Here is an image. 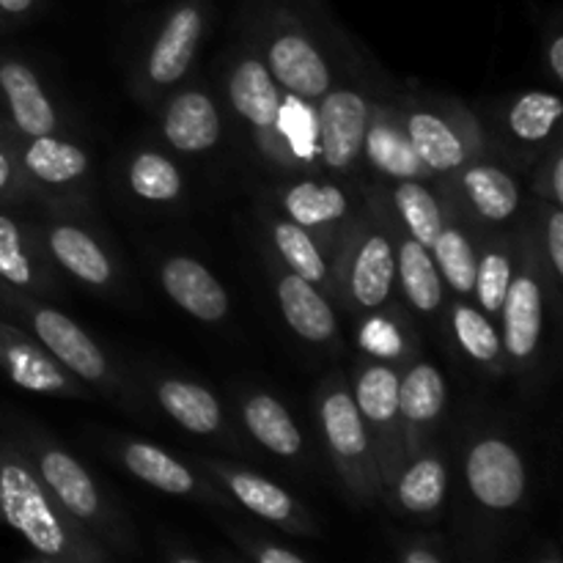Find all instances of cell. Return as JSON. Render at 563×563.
Here are the masks:
<instances>
[{"label":"cell","mask_w":563,"mask_h":563,"mask_svg":"<svg viewBox=\"0 0 563 563\" xmlns=\"http://www.w3.org/2000/svg\"><path fill=\"white\" fill-rule=\"evenodd\" d=\"M451 328H454L456 344L471 361L489 368H500L504 344H500V330L493 324V317H487L476 306L456 302L454 311H451Z\"/></svg>","instance_id":"35"},{"label":"cell","mask_w":563,"mask_h":563,"mask_svg":"<svg viewBox=\"0 0 563 563\" xmlns=\"http://www.w3.org/2000/svg\"><path fill=\"white\" fill-rule=\"evenodd\" d=\"M264 64L284 91L306 102H319L333 88L328 58L302 27H275Z\"/></svg>","instance_id":"9"},{"label":"cell","mask_w":563,"mask_h":563,"mask_svg":"<svg viewBox=\"0 0 563 563\" xmlns=\"http://www.w3.org/2000/svg\"><path fill=\"white\" fill-rule=\"evenodd\" d=\"M563 102L553 91L520 93L506 110V130L520 143H544L559 126Z\"/></svg>","instance_id":"32"},{"label":"cell","mask_w":563,"mask_h":563,"mask_svg":"<svg viewBox=\"0 0 563 563\" xmlns=\"http://www.w3.org/2000/svg\"><path fill=\"white\" fill-rule=\"evenodd\" d=\"M396 504L407 515L432 517L445 504L449 493V471L438 454H423L418 460L407 462L394 476Z\"/></svg>","instance_id":"27"},{"label":"cell","mask_w":563,"mask_h":563,"mask_svg":"<svg viewBox=\"0 0 563 563\" xmlns=\"http://www.w3.org/2000/svg\"><path fill=\"white\" fill-rule=\"evenodd\" d=\"M0 372L22 390L44 396H82L80 379L66 372L27 330L0 317Z\"/></svg>","instance_id":"8"},{"label":"cell","mask_w":563,"mask_h":563,"mask_svg":"<svg viewBox=\"0 0 563 563\" xmlns=\"http://www.w3.org/2000/svg\"><path fill=\"white\" fill-rule=\"evenodd\" d=\"M396 286V245L383 229H368L352 247L346 267V295L361 311H379L390 302Z\"/></svg>","instance_id":"12"},{"label":"cell","mask_w":563,"mask_h":563,"mask_svg":"<svg viewBox=\"0 0 563 563\" xmlns=\"http://www.w3.org/2000/svg\"><path fill=\"white\" fill-rule=\"evenodd\" d=\"M363 154H366L368 165L388 179H427V176H432L412 148L405 124L385 110H377L368 119Z\"/></svg>","instance_id":"21"},{"label":"cell","mask_w":563,"mask_h":563,"mask_svg":"<svg viewBox=\"0 0 563 563\" xmlns=\"http://www.w3.org/2000/svg\"><path fill=\"white\" fill-rule=\"evenodd\" d=\"M209 471L218 476V482L223 484L231 493V498L240 506H245L251 515L262 517V520L275 522V526H284L289 531L300 533L308 531V517L302 511V506L286 493L278 484L267 482V478L256 476V473L240 471V467H225V465H209Z\"/></svg>","instance_id":"14"},{"label":"cell","mask_w":563,"mask_h":563,"mask_svg":"<svg viewBox=\"0 0 563 563\" xmlns=\"http://www.w3.org/2000/svg\"><path fill=\"white\" fill-rule=\"evenodd\" d=\"M394 207L399 220L405 223L407 236H412V240L427 247L432 245L434 236L445 225L443 207L421 179H396Z\"/></svg>","instance_id":"33"},{"label":"cell","mask_w":563,"mask_h":563,"mask_svg":"<svg viewBox=\"0 0 563 563\" xmlns=\"http://www.w3.org/2000/svg\"><path fill=\"white\" fill-rule=\"evenodd\" d=\"M36 5V0H0V14L22 16Z\"/></svg>","instance_id":"46"},{"label":"cell","mask_w":563,"mask_h":563,"mask_svg":"<svg viewBox=\"0 0 563 563\" xmlns=\"http://www.w3.org/2000/svg\"><path fill=\"white\" fill-rule=\"evenodd\" d=\"M465 482L476 504L489 511H509L526 498V462L517 445L506 438L476 440L467 451Z\"/></svg>","instance_id":"6"},{"label":"cell","mask_w":563,"mask_h":563,"mask_svg":"<svg viewBox=\"0 0 563 563\" xmlns=\"http://www.w3.org/2000/svg\"><path fill=\"white\" fill-rule=\"evenodd\" d=\"M269 236H273L275 251L284 258L289 273L300 275V278L311 280V284H324L328 280L330 273L328 262H324V253L319 251V245L308 234L306 225L295 223L289 218H280L269 225Z\"/></svg>","instance_id":"36"},{"label":"cell","mask_w":563,"mask_h":563,"mask_svg":"<svg viewBox=\"0 0 563 563\" xmlns=\"http://www.w3.org/2000/svg\"><path fill=\"white\" fill-rule=\"evenodd\" d=\"M159 284L165 295L201 322H220L229 313V295L223 284L190 256H170L159 267Z\"/></svg>","instance_id":"13"},{"label":"cell","mask_w":563,"mask_h":563,"mask_svg":"<svg viewBox=\"0 0 563 563\" xmlns=\"http://www.w3.org/2000/svg\"><path fill=\"white\" fill-rule=\"evenodd\" d=\"M432 251L438 273L443 278V286H451L456 295L467 297L473 295V280H476V247H473L471 236L465 234L462 225L445 223L434 242L429 245Z\"/></svg>","instance_id":"34"},{"label":"cell","mask_w":563,"mask_h":563,"mask_svg":"<svg viewBox=\"0 0 563 563\" xmlns=\"http://www.w3.org/2000/svg\"><path fill=\"white\" fill-rule=\"evenodd\" d=\"M350 390L366 423L383 484L390 482L401 467V451H405V432H401L405 427L399 416V372L388 361L374 357L357 368L355 388Z\"/></svg>","instance_id":"4"},{"label":"cell","mask_w":563,"mask_h":563,"mask_svg":"<svg viewBox=\"0 0 563 563\" xmlns=\"http://www.w3.org/2000/svg\"><path fill=\"white\" fill-rule=\"evenodd\" d=\"M121 460H124L126 471L135 478H141L148 487L159 489L168 495H192L198 489L196 476L181 465L179 460L168 454V451L157 449L152 443H126L121 449Z\"/></svg>","instance_id":"31"},{"label":"cell","mask_w":563,"mask_h":563,"mask_svg":"<svg viewBox=\"0 0 563 563\" xmlns=\"http://www.w3.org/2000/svg\"><path fill=\"white\" fill-rule=\"evenodd\" d=\"M284 209L289 220L306 225V229H319V225L339 223L350 214V198L339 185L319 179L295 181L284 192Z\"/></svg>","instance_id":"30"},{"label":"cell","mask_w":563,"mask_h":563,"mask_svg":"<svg viewBox=\"0 0 563 563\" xmlns=\"http://www.w3.org/2000/svg\"><path fill=\"white\" fill-rule=\"evenodd\" d=\"M0 522L20 533L42 559L99 561L108 559L93 544L88 528L71 520L38 478L25 449L0 440Z\"/></svg>","instance_id":"1"},{"label":"cell","mask_w":563,"mask_h":563,"mask_svg":"<svg viewBox=\"0 0 563 563\" xmlns=\"http://www.w3.org/2000/svg\"><path fill=\"white\" fill-rule=\"evenodd\" d=\"M372 104L357 88H330L319 99V159L333 174H350L363 157Z\"/></svg>","instance_id":"7"},{"label":"cell","mask_w":563,"mask_h":563,"mask_svg":"<svg viewBox=\"0 0 563 563\" xmlns=\"http://www.w3.org/2000/svg\"><path fill=\"white\" fill-rule=\"evenodd\" d=\"M548 60H550V69H553V77L561 82L563 80V36H553Z\"/></svg>","instance_id":"45"},{"label":"cell","mask_w":563,"mask_h":563,"mask_svg":"<svg viewBox=\"0 0 563 563\" xmlns=\"http://www.w3.org/2000/svg\"><path fill=\"white\" fill-rule=\"evenodd\" d=\"M396 284L401 286L405 300L423 317H432L443 306V278L432 251L412 236H405L396 247Z\"/></svg>","instance_id":"24"},{"label":"cell","mask_w":563,"mask_h":563,"mask_svg":"<svg viewBox=\"0 0 563 563\" xmlns=\"http://www.w3.org/2000/svg\"><path fill=\"white\" fill-rule=\"evenodd\" d=\"M500 344L504 357H509L511 366L526 368L537 357L539 339H542V317H544V295L533 267L520 269L511 278L506 300L500 306Z\"/></svg>","instance_id":"11"},{"label":"cell","mask_w":563,"mask_h":563,"mask_svg":"<svg viewBox=\"0 0 563 563\" xmlns=\"http://www.w3.org/2000/svg\"><path fill=\"white\" fill-rule=\"evenodd\" d=\"M229 99L231 108L253 126V130L269 132L278 130L280 110V91L275 77L269 75L267 64L256 55H245L242 60H236L234 69L229 71Z\"/></svg>","instance_id":"17"},{"label":"cell","mask_w":563,"mask_h":563,"mask_svg":"<svg viewBox=\"0 0 563 563\" xmlns=\"http://www.w3.org/2000/svg\"><path fill=\"white\" fill-rule=\"evenodd\" d=\"M20 163H16V154L11 148L0 146V198L11 196L16 185H20Z\"/></svg>","instance_id":"41"},{"label":"cell","mask_w":563,"mask_h":563,"mask_svg":"<svg viewBox=\"0 0 563 563\" xmlns=\"http://www.w3.org/2000/svg\"><path fill=\"white\" fill-rule=\"evenodd\" d=\"M207 27V0H185L170 11L159 27L146 60V77L152 86H176L192 66Z\"/></svg>","instance_id":"10"},{"label":"cell","mask_w":563,"mask_h":563,"mask_svg":"<svg viewBox=\"0 0 563 563\" xmlns=\"http://www.w3.org/2000/svg\"><path fill=\"white\" fill-rule=\"evenodd\" d=\"M163 135L176 152L201 154L218 146L220 113L203 91H185L170 99L163 113Z\"/></svg>","instance_id":"19"},{"label":"cell","mask_w":563,"mask_h":563,"mask_svg":"<svg viewBox=\"0 0 563 563\" xmlns=\"http://www.w3.org/2000/svg\"><path fill=\"white\" fill-rule=\"evenodd\" d=\"M0 317L27 330L66 372H71L82 383L97 385V388H108L113 383L110 363L97 341L58 308L44 306L14 286L0 284Z\"/></svg>","instance_id":"2"},{"label":"cell","mask_w":563,"mask_h":563,"mask_svg":"<svg viewBox=\"0 0 563 563\" xmlns=\"http://www.w3.org/2000/svg\"><path fill=\"white\" fill-rule=\"evenodd\" d=\"M0 284L38 295L47 289V269L38 256L36 236L14 214L0 209Z\"/></svg>","instance_id":"22"},{"label":"cell","mask_w":563,"mask_h":563,"mask_svg":"<svg viewBox=\"0 0 563 563\" xmlns=\"http://www.w3.org/2000/svg\"><path fill=\"white\" fill-rule=\"evenodd\" d=\"M445 396H449V390H445L440 368L427 361L412 363L405 374H399L401 427H407L410 432H423V429L432 427L443 416ZM410 432H405V445Z\"/></svg>","instance_id":"23"},{"label":"cell","mask_w":563,"mask_h":563,"mask_svg":"<svg viewBox=\"0 0 563 563\" xmlns=\"http://www.w3.org/2000/svg\"><path fill=\"white\" fill-rule=\"evenodd\" d=\"M511 278H515V264L511 251L506 245H489L476 262V280H473V295L478 308L487 317H498L500 306L506 300Z\"/></svg>","instance_id":"38"},{"label":"cell","mask_w":563,"mask_h":563,"mask_svg":"<svg viewBox=\"0 0 563 563\" xmlns=\"http://www.w3.org/2000/svg\"><path fill=\"white\" fill-rule=\"evenodd\" d=\"M130 187L143 201L168 203L181 196V174L165 154L141 152L130 163Z\"/></svg>","instance_id":"37"},{"label":"cell","mask_w":563,"mask_h":563,"mask_svg":"<svg viewBox=\"0 0 563 563\" xmlns=\"http://www.w3.org/2000/svg\"><path fill=\"white\" fill-rule=\"evenodd\" d=\"M44 247L55 264H60L82 284L97 286V289L113 284V262L108 251L80 225L53 223L44 231Z\"/></svg>","instance_id":"20"},{"label":"cell","mask_w":563,"mask_h":563,"mask_svg":"<svg viewBox=\"0 0 563 563\" xmlns=\"http://www.w3.org/2000/svg\"><path fill=\"white\" fill-rule=\"evenodd\" d=\"M361 341H363V346H366V350L377 357V361L390 363L394 357H399L401 352H405L401 330L394 319L377 317V319H372V322H366V328H363V333H361Z\"/></svg>","instance_id":"39"},{"label":"cell","mask_w":563,"mask_h":563,"mask_svg":"<svg viewBox=\"0 0 563 563\" xmlns=\"http://www.w3.org/2000/svg\"><path fill=\"white\" fill-rule=\"evenodd\" d=\"M280 313L286 324L308 344H330L339 333V319L328 297L317 289V284L300 278L295 273H280L275 280Z\"/></svg>","instance_id":"16"},{"label":"cell","mask_w":563,"mask_h":563,"mask_svg":"<svg viewBox=\"0 0 563 563\" xmlns=\"http://www.w3.org/2000/svg\"><path fill=\"white\" fill-rule=\"evenodd\" d=\"M462 192L478 218L504 223L520 207V187L504 168L489 163H471L462 174Z\"/></svg>","instance_id":"28"},{"label":"cell","mask_w":563,"mask_h":563,"mask_svg":"<svg viewBox=\"0 0 563 563\" xmlns=\"http://www.w3.org/2000/svg\"><path fill=\"white\" fill-rule=\"evenodd\" d=\"M399 559L401 563H443V555L432 548H410Z\"/></svg>","instance_id":"43"},{"label":"cell","mask_w":563,"mask_h":563,"mask_svg":"<svg viewBox=\"0 0 563 563\" xmlns=\"http://www.w3.org/2000/svg\"><path fill=\"white\" fill-rule=\"evenodd\" d=\"M319 423H322L324 440L346 489L355 498L372 504L383 489V476L374 460L366 423L344 379L333 377L319 394Z\"/></svg>","instance_id":"3"},{"label":"cell","mask_w":563,"mask_h":563,"mask_svg":"<svg viewBox=\"0 0 563 563\" xmlns=\"http://www.w3.org/2000/svg\"><path fill=\"white\" fill-rule=\"evenodd\" d=\"M251 559L258 563H306L308 555L297 553V550L275 548V544H264V548H253Z\"/></svg>","instance_id":"42"},{"label":"cell","mask_w":563,"mask_h":563,"mask_svg":"<svg viewBox=\"0 0 563 563\" xmlns=\"http://www.w3.org/2000/svg\"><path fill=\"white\" fill-rule=\"evenodd\" d=\"M0 93H3L11 121L22 135L38 137L53 135L58 130V113H55L42 80L22 60H0Z\"/></svg>","instance_id":"15"},{"label":"cell","mask_w":563,"mask_h":563,"mask_svg":"<svg viewBox=\"0 0 563 563\" xmlns=\"http://www.w3.org/2000/svg\"><path fill=\"white\" fill-rule=\"evenodd\" d=\"M242 418H245L247 432H251L264 449L273 451V454L284 456V460H295L302 451L300 429H297L295 418L289 416L284 401H278L275 396H247L245 407H242Z\"/></svg>","instance_id":"29"},{"label":"cell","mask_w":563,"mask_h":563,"mask_svg":"<svg viewBox=\"0 0 563 563\" xmlns=\"http://www.w3.org/2000/svg\"><path fill=\"white\" fill-rule=\"evenodd\" d=\"M401 124L429 174H456L467 165V157H471L467 141L438 110L416 108L405 115Z\"/></svg>","instance_id":"18"},{"label":"cell","mask_w":563,"mask_h":563,"mask_svg":"<svg viewBox=\"0 0 563 563\" xmlns=\"http://www.w3.org/2000/svg\"><path fill=\"white\" fill-rule=\"evenodd\" d=\"M544 247H548L550 267L555 278L563 275V212L559 207L550 209L548 225H544Z\"/></svg>","instance_id":"40"},{"label":"cell","mask_w":563,"mask_h":563,"mask_svg":"<svg viewBox=\"0 0 563 563\" xmlns=\"http://www.w3.org/2000/svg\"><path fill=\"white\" fill-rule=\"evenodd\" d=\"M550 198L555 203L563 201V159L561 154H555L553 165H550Z\"/></svg>","instance_id":"44"},{"label":"cell","mask_w":563,"mask_h":563,"mask_svg":"<svg viewBox=\"0 0 563 563\" xmlns=\"http://www.w3.org/2000/svg\"><path fill=\"white\" fill-rule=\"evenodd\" d=\"M25 454L27 460L33 462V467H36L38 478H42V484L47 487V493L53 495L55 504H58L71 520H77L82 528L97 533H108L110 528H113L108 504H104L97 482H93L91 473H88L69 451L49 443L47 438L27 434Z\"/></svg>","instance_id":"5"},{"label":"cell","mask_w":563,"mask_h":563,"mask_svg":"<svg viewBox=\"0 0 563 563\" xmlns=\"http://www.w3.org/2000/svg\"><path fill=\"white\" fill-rule=\"evenodd\" d=\"M20 165L38 185L64 187L88 174V154L53 132L31 137L20 154Z\"/></svg>","instance_id":"26"},{"label":"cell","mask_w":563,"mask_h":563,"mask_svg":"<svg viewBox=\"0 0 563 563\" xmlns=\"http://www.w3.org/2000/svg\"><path fill=\"white\" fill-rule=\"evenodd\" d=\"M157 401L181 429L190 434H218L223 427V410L214 394H209L203 385L190 379H159Z\"/></svg>","instance_id":"25"}]
</instances>
